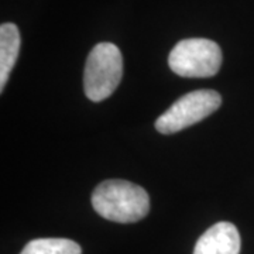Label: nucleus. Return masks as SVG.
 <instances>
[{
    "label": "nucleus",
    "mask_w": 254,
    "mask_h": 254,
    "mask_svg": "<svg viewBox=\"0 0 254 254\" xmlns=\"http://www.w3.org/2000/svg\"><path fill=\"white\" fill-rule=\"evenodd\" d=\"M92 206L102 218L118 223H134L150 210L148 193L133 182L108 180L92 193Z\"/></svg>",
    "instance_id": "nucleus-1"
},
{
    "label": "nucleus",
    "mask_w": 254,
    "mask_h": 254,
    "mask_svg": "<svg viewBox=\"0 0 254 254\" xmlns=\"http://www.w3.org/2000/svg\"><path fill=\"white\" fill-rule=\"evenodd\" d=\"M123 75V58L112 43H99L92 48L85 64L83 88L92 102L108 99L116 91Z\"/></svg>",
    "instance_id": "nucleus-2"
},
{
    "label": "nucleus",
    "mask_w": 254,
    "mask_h": 254,
    "mask_svg": "<svg viewBox=\"0 0 254 254\" xmlns=\"http://www.w3.org/2000/svg\"><path fill=\"white\" fill-rule=\"evenodd\" d=\"M168 65L184 78H209L220 69L222 50L208 38H187L174 47Z\"/></svg>",
    "instance_id": "nucleus-3"
},
{
    "label": "nucleus",
    "mask_w": 254,
    "mask_h": 254,
    "mask_svg": "<svg viewBox=\"0 0 254 254\" xmlns=\"http://www.w3.org/2000/svg\"><path fill=\"white\" fill-rule=\"evenodd\" d=\"M222 98L216 91L199 89L175 100L171 108L155 120V128L163 134H173L210 116L220 108Z\"/></svg>",
    "instance_id": "nucleus-4"
},
{
    "label": "nucleus",
    "mask_w": 254,
    "mask_h": 254,
    "mask_svg": "<svg viewBox=\"0 0 254 254\" xmlns=\"http://www.w3.org/2000/svg\"><path fill=\"white\" fill-rule=\"evenodd\" d=\"M240 235L235 225L219 222L199 237L193 254H239Z\"/></svg>",
    "instance_id": "nucleus-5"
},
{
    "label": "nucleus",
    "mask_w": 254,
    "mask_h": 254,
    "mask_svg": "<svg viewBox=\"0 0 254 254\" xmlns=\"http://www.w3.org/2000/svg\"><path fill=\"white\" fill-rule=\"evenodd\" d=\"M20 33L16 24L3 23L0 26V91L4 89L9 75L17 61Z\"/></svg>",
    "instance_id": "nucleus-6"
},
{
    "label": "nucleus",
    "mask_w": 254,
    "mask_h": 254,
    "mask_svg": "<svg viewBox=\"0 0 254 254\" xmlns=\"http://www.w3.org/2000/svg\"><path fill=\"white\" fill-rule=\"evenodd\" d=\"M78 243L69 239H36L28 242L20 254H81Z\"/></svg>",
    "instance_id": "nucleus-7"
}]
</instances>
